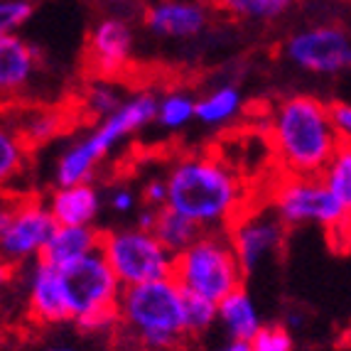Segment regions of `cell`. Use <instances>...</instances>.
<instances>
[{"mask_svg":"<svg viewBox=\"0 0 351 351\" xmlns=\"http://www.w3.org/2000/svg\"><path fill=\"white\" fill-rule=\"evenodd\" d=\"M101 253L123 287L165 280L175 273V253L167 251L155 234L135 226L106 231Z\"/></svg>","mask_w":351,"mask_h":351,"instance_id":"obj_6","label":"cell"},{"mask_svg":"<svg viewBox=\"0 0 351 351\" xmlns=\"http://www.w3.org/2000/svg\"><path fill=\"white\" fill-rule=\"evenodd\" d=\"M47 351H82V349H74V346H49Z\"/></svg>","mask_w":351,"mask_h":351,"instance_id":"obj_37","label":"cell"},{"mask_svg":"<svg viewBox=\"0 0 351 351\" xmlns=\"http://www.w3.org/2000/svg\"><path fill=\"white\" fill-rule=\"evenodd\" d=\"M133 29L118 18H104L88 35V62L96 74L113 76L128 66L133 57Z\"/></svg>","mask_w":351,"mask_h":351,"instance_id":"obj_14","label":"cell"},{"mask_svg":"<svg viewBox=\"0 0 351 351\" xmlns=\"http://www.w3.org/2000/svg\"><path fill=\"white\" fill-rule=\"evenodd\" d=\"M25 160V147L20 133H10V130H3L0 133V177L3 180H10L12 175H18L20 167H23Z\"/></svg>","mask_w":351,"mask_h":351,"instance_id":"obj_28","label":"cell"},{"mask_svg":"<svg viewBox=\"0 0 351 351\" xmlns=\"http://www.w3.org/2000/svg\"><path fill=\"white\" fill-rule=\"evenodd\" d=\"M351 40L337 25H315L287 37L285 57L290 64L312 74H337L349 59Z\"/></svg>","mask_w":351,"mask_h":351,"instance_id":"obj_10","label":"cell"},{"mask_svg":"<svg viewBox=\"0 0 351 351\" xmlns=\"http://www.w3.org/2000/svg\"><path fill=\"white\" fill-rule=\"evenodd\" d=\"M59 226H94L101 214V192L86 182L74 187H57L47 202Z\"/></svg>","mask_w":351,"mask_h":351,"instance_id":"obj_15","label":"cell"},{"mask_svg":"<svg viewBox=\"0 0 351 351\" xmlns=\"http://www.w3.org/2000/svg\"><path fill=\"white\" fill-rule=\"evenodd\" d=\"M158 211L160 209H152V206H145V209L138 211V217H135V228H141V231H155V223H158Z\"/></svg>","mask_w":351,"mask_h":351,"instance_id":"obj_35","label":"cell"},{"mask_svg":"<svg viewBox=\"0 0 351 351\" xmlns=\"http://www.w3.org/2000/svg\"><path fill=\"white\" fill-rule=\"evenodd\" d=\"M152 234L162 241V246L170 253L180 256L182 251H187L194 241L204 234V228L197 226L192 219H187L180 211L170 209V206H162L158 211V223H155V231Z\"/></svg>","mask_w":351,"mask_h":351,"instance_id":"obj_21","label":"cell"},{"mask_svg":"<svg viewBox=\"0 0 351 351\" xmlns=\"http://www.w3.org/2000/svg\"><path fill=\"white\" fill-rule=\"evenodd\" d=\"M59 130H62V116L57 111H35L20 125V138L29 145H40L52 141Z\"/></svg>","mask_w":351,"mask_h":351,"instance_id":"obj_26","label":"cell"},{"mask_svg":"<svg viewBox=\"0 0 351 351\" xmlns=\"http://www.w3.org/2000/svg\"><path fill=\"white\" fill-rule=\"evenodd\" d=\"M118 322H121V312H118V307H113V310H101L76 319V327L88 334H108Z\"/></svg>","mask_w":351,"mask_h":351,"instance_id":"obj_31","label":"cell"},{"mask_svg":"<svg viewBox=\"0 0 351 351\" xmlns=\"http://www.w3.org/2000/svg\"><path fill=\"white\" fill-rule=\"evenodd\" d=\"M57 219L47 204L35 199L12 202L0 211V251L8 263L40 261L42 251L57 231Z\"/></svg>","mask_w":351,"mask_h":351,"instance_id":"obj_7","label":"cell"},{"mask_svg":"<svg viewBox=\"0 0 351 351\" xmlns=\"http://www.w3.org/2000/svg\"><path fill=\"white\" fill-rule=\"evenodd\" d=\"M108 204H111L113 211H118V214H128V211L135 209V194L130 192V189L125 187H118L111 192V199H108Z\"/></svg>","mask_w":351,"mask_h":351,"instance_id":"obj_34","label":"cell"},{"mask_svg":"<svg viewBox=\"0 0 351 351\" xmlns=\"http://www.w3.org/2000/svg\"><path fill=\"white\" fill-rule=\"evenodd\" d=\"M329 118H332L334 133L341 145H351V104L337 101L329 106Z\"/></svg>","mask_w":351,"mask_h":351,"instance_id":"obj_32","label":"cell"},{"mask_svg":"<svg viewBox=\"0 0 351 351\" xmlns=\"http://www.w3.org/2000/svg\"><path fill=\"white\" fill-rule=\"evenodd\" d=\"M243 108V96L236 86L226 84V86L211 88L209 94L197 99V121L209 128H219V125L231 123Z\"/></svg>","mask_w":351,"mask_h":351,"instance_id":"obj_20","label":"cell"},{"mask_svg":"<svg viewBox=\"0 0 351 351\" xmlns=\"http://www.w3.org/2000/svg\"><path fill=\"white\" fill-rule=\"evenodd\" d=\"M209 351H253L251 341H236V339H226L223 344L211 346Z\"/></svg>","mask_w":351,"mask_h":351,"instance_id":"obj_36","label":"cell"},{"mask_svg":"<svg viewBox=\"0 0 351 351\" xmlns=\"http://www.w3.org/2000/svg\"><path fill=\"white\" fill-rule=\"evenodd\" d=\"M270 204L285 226H322L337 236L351 231V217L341 202L329 192L322 177L285 175L276 187Z\"/></svg>","mask_w":351,"mask_h":351,"instance_id":"obj_5","label":"cell"},{"mask_svg":"<svg viewBox=\"0 0 351 351\" xmlns=\"http://www.w3.org/2000/svg\"><path fill=\"white\" fill-rule=\"evenodd\" d=\"M158 96L152 91H138V94L128 96V99L121 104L113 116H108L106 121H101L88 138L84 141L88 143V147L99 155L101 160L118 145L123 143L125 138H130L133 133L143 130L147 123L158 121Z\"/></svg>","mask_w":351,"mask_h":351,"instance_id":"obj_11","label":"cell"},{"mask_svg":"<svg viewBox=\"0 0 351 351\" xmlns=\"http://www.w3.org/2000/svg\"><path fill=\"white\" fill-rule=\"evenodd\" d=\"M25 302H27L29 319L37 324H62L74 319L66 300L64 280L62 273L52 265L37 261L27 273V290H25Z\"/></svg>","mask_w":351,"mask_h":351,"instance_id":"obj_12","label":"cell"},{"mask_svg":"<svg viewBox=\"0 0 351 351\" xmlns=\"http://www.w3.org/2000/svg\"><path fill=\"white\" fill-rule=\"evenodd\" d=\"M197 121V99L187 91H167L158 101V123L165 130H182Z\"/></svg>","mask_w":351,"mask_h":351,"instance_id":"obj_22","label":"cell"},{"mask_svg":"<svg viewBox=\"0 0 351 351\" xmlns=\"http://www.w3.org/2000/svg\"><path fill=\"white\" fill-rule=\"evenodd\" d=\"M35 12L29 0H3L0 5V35H15Z\"/></svg>","mask_w":351,"mask_h":351,"instance_id":"obj_30","label":"cell"},{"mask_svg":"<svg viewBox=\"0 0 351 351\" xmlns=\"http://www.w3.org/2000/svg\"><path fill=\"white\" fill-rule=\"evenodd\" d=\"M322 180L351 217V145H339L327 170L322 172Z\"/></svg>","mask_w":351,"mask_h":351,"instance_id":"obj_25","label":"cell"},{"mask_svg":"<svg viewBox=\"0 0 351 351\" xmlns=\"http://www.w3.org/2000/svg\"><path fill=\"white\" fill-rule=\"evenodd\" d=\"M167 197H170L167 180H150L145 187H143L145 206H152V209H162V206H167Z\"/></svg>","mask_w":351,"mask_h":351,"instance_id":"obj_33","label":"cell"},{"mask_svg":"<svg viewBox=\"0 0 351 351\" xmlns=\"http://www.w3.org/2000/svg\"><path fill=\"white\" fill-rule=\"evenodd\" d=\"M123 101L125 99L121 96V88L113 82H108V79L94 82L82 96L84 113H86L88 118H99V121H106L108 116H113V113L121 108Z\"/></svg>","mask_w":351,"mask_h":351,"instance_id":"obj_24","label":"cell"},{"mask_svg":"<svg viewBox=\"0 0 351 351\" xmlns=\"http://www.w3.org/2000/svg\"><path fill=\"white\" fill-rule=\"evenodd\" d=\"M118 312L121 324L145 351H175L189 334L184 290L175 278L123 287Z\"/></svg>","mask_w":351,"mask_h":351,"instance_id":"obj_3","label":"cell"},{"mask_svg":"<svg viewBox=\"0 0 351 351\" xmlns=\"http://www.w3.org/2000/svg\"><path fill=\"white\" fill-rule=\"evenodd\" d=\"M101 158L96 155L86 141H79L74 145L66 147L57 160L54 167V182L57 187H74V184H86L94 170L99 167Z\"/></svg>","mask_w":351,"mask_h":351,"instance_id":"obj_19","label":"cell"},{"mask_svg":"<svg viewBox=\"0 0 351 351\" xmlns=\"http://www.w3.org/2000/svg\"><path fill=\"white\" fill-rule=\"evenodd\" d=\"M59 273L64 280L66 300H69L74 322L86 315H94V312L118 307V300L123 295V285H121V280L116 278V273H113V268L108 265L101 251L76 261Z\"/></svg>","mask_w":351,"mask_h":351,"instance_id":"obj_8","label":"cell"},{"mask_svg":"<svg viewBox=\"0 0 351 351\" xmlns=\"http://www.w3.org/2000/svg\"><path fill=\"white\" fill-rule=\"evenodd\" d=\"M101 239L104 234H99L94 226H57L40 261L57 270H64L76 261L99 253Z\"/></svg>","mask_w":351,"mask_h":351,"instance_id":"obj_16","label":"cell"},{"mask_svg":"<svg viewBox=\"0 0 351 351\" xmlns=\"http://www.w3.org/2000/svg\"><path fill=\"white\" fill-rule=\"evenodd\" d=\"M209 25L202 0H155L145 10V27L162 40H192Z\"/></svg>","mask_w":351,"mask_h":351,"instance_id":"obj_13","label":"cell"},{"mask_svg":"<svg viewBox=\"0 0 351 351\" xmlns=\"http://www.w3.org/2000/svg\"><path fill=\"white\" fill-rule=\"evenodd\" d=\"M228 239L243 273L253 276L280 251L285 239V223L280 221L273 206L253 211L243 209V214H239V219L228 226Z\"/></svg>","mask_w":351,"mask_h":351,"instance_id":"obj_9","label":"cell"},{"mask_svg":"<svg viewBox=\"0 0 351 351\" xmlns=\"http://www.w3.org/2000/svg\"><path fill=\"white\" fill-rule=\"evenodd\" d=\"M37 69V49L23 37L0 35V88L3 94H18L32 82Z\"/></svg>","mask_w":351,"mask_h":351,"instance_id":"obj_17","label":"cell"},{"mask_svg":"<svg viewBox=\"0 0 351 351\" xmlns=\"http://www.w3.org/2000/svg\"><path fill=\"white\" fill-rule=\"evenodd\" d=\"M167 206L192 219L204 231L231 226L243 214L246 189L221 158L184 155L167 172Z\"/></svg>","mask_w":351,"mask_h":351,"instance_id":"obj_1","label":"cell"},{"mask_svg":"<svg viewBox=\"0 0 351 351\" xmlns=\"http://www.w3.org/2000/svg\"><path fill=\"white\" fill-rule=\"evenodd\" d=\"M270 145L285 175L322 177L339 150L329 106L315 96L282 99L270 116Z\"/></svg>","mask_w":351,"mask_h":351,"instance_id":"obj_2","label":"cell"},{"mask_svg":"<svg viewBox=\"0 0 351 351\" xmlns=\"http://www.w3.org/2000/svg\"><path fill=\"white\" fill-rule=\"evenodd\" d=\"M219 5L239 20H256V23H270L282 18L295 0H217Z\"/></svg>","mask_w":351,"mask_h":351,"instance_id":"obj_23","label":"cell"},{"mask_svg":"<svg viewBox=\"0 0 351 351\" xmlns=\"http://www.w3.org/2000/svg\"><path fill=\"white\" fill-rule=\"evenodd\" d=\"M346 64L351 66V47H349V59H346Z\"/></svg>","mask_w":351,"mask_h":351,"instance_id":"obj_38","label":"cell"},{"mask_svg":"<svg viewBox=\"0 0 351 351\" xmlns=\"http://www.w3.org/2000/svg\"><path fill=\"white\" fill-rule=\"evenodd\" d=\"M184 304H187L189 334H204L219 322V302H214V300L184 293Z\"/></svg>","mask_w":351,"mask_h":351,"instance_id":"obj_27","label":"cell"},{"mask_svg":"<svg viewBox=\"0 0 351 351\" xmlns=\"http://www.w3.org/2000/svg\"><path fill=\"white\" fill-rule=\"evenodd\" d=\"M253 351H293V329L287 324H263V329L253 337Z\"/></svg>","mask_w":351,"mask_h":351,"instance_id":"obj_29","label":"cell"},{"mask_svg":"<svg viewBox=\"0 0 351 351\" xmlns=\"http://www.w3.org/2000/svg\"><path fill=\"white\" fill-rule=\"evenodd\" d=\"M172 278L180 282L184 293L221 302L239 287H243L246 273L241 268L228 234L204 231L187 251L175 256Z\"/></svg>","mask_w":351,"mask_h":351,"instance_id":"obj_4","label":"cell"},{"mask_svg":"<svg viewBox=\"0 0 351 351\" xmlns=\"http://www.w3.org/2000/svg\"><path fill=\"white\" fill-rule=\"evenodd\" d=\"M219 324L226 332V339L236 341H253V337L263 329L261 310L246 287H239L219 302Z\"/></svg>","mask_w":351,"mask_h":351,"instance_id":"obj_18","label":"cell"}]
</instances>
